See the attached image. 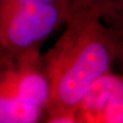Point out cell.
<instances>
[{"label": "cell", "mask_w": 123, "mask_h": 123, "mask_svg": "<svg viewBox=\"0 0 123 123\" xmlns=\"http://www.w3.org/2000/svg\"><path fill=\"white\" fill-rule=\"evenodd\" d=\"M75 123H123V73L97 80L72 112Z\"/></svg>", "instance_id": "cell-4"}, {"label": "cell", "mask_w": 123, "mask_h": 123, "mask_svg": "<svg viewBox=\"0 0 123 123\" xmlns=\"http://www.w3.org/2000/svg\"><path fill=\"white\" fill-rule=\"evenodd\" d=\"M36 2L64 5L68 7L66 0H0V12H4L18 6L29 4V3H36Z\"/></svg>", "instance_id": "cell-7"}, {"label": "cell", "mask_w": 123, "mask_h": 123, "mask_svg": "<svg viewBox=\"0 0 123 123\" xmlns=\"http://www.w3.org/2000/svg\"><path fill=\"white\" fill-rule=\"evenodd\" d=\"M47 123H75L72 114L66 115V116H62V117H58L56 119H53L49 120Z\"/></svg>", "instance_id": "cell-8"}, {"label": "cell", "mask_w": 123, "mask_h": 123, "mask_svg": "<svg viewBox=\"0 0 123 123\" xmlns=\"http://www.w3.org/2000/svg\"><path fill=\"white\" fill-rule=\"evenodd\" d=\"M55 44L43 54L50 96L43 122L72 114L97 80L115 64L110 36L95 14L70 17Z\"/></svg>", "instance_id": "cell-1"}, {"label": "cell", "mask_w": 123, "mask_h": 123, "mask_svg": "<svg viewBox=\"0 0 123 123\" xmlns=\"http://www.w3.org/2000/svg\"><path fill=\"white\" fill-rule=\"evenodd\" d=\"M97 16L110 36L114 49L115 64L123 73V0L105 7Z\"/></svg>", "instance_id": "cell-5"}, {"label": "cell", "mask_w": 123, "mask_h": 123, "mask_svg": "<svg viewBox=\"0 0 123 123\" xmlns=\"http://www.w3.org/2000/svg\"><path fill=\"white\" fill-rule=\"evenodd\" d=\"M68 18L82 14H98L101 10L120 0H66Z\"/></svg>", "instance_id": "cell-6"}, {"label": "cell", "mask_w": 123, "mask_h": 123, "mask_svg": "<svg viewBox=\"0 0 123 123\" xmlns=\"http://www.w3.org/2000/svg\"><path fill=\"white\" fill-rule=\"evenodd\" d=\"M68 19L66 6L36 2L0 12V58L41 52L46 39Z\"/></svg>", "instance_id": "cell-2"}, {"label": "cell", "mask_w": 123, "mask_h": 123, "mask_svg": "<svg viewBox=\"0 0 123 123\" xmlns=\"http://www.w3.org/2000/svg\"><path fill=\"white\" fill-rule=\"evenodd\" d=\"M0 102L18 101L46 110L50 84L43 54L34 52L0 58Z\"/></svg>", "instance_id": "cell-3"}]
</instances>
